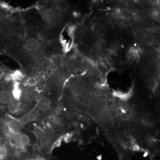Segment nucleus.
I'll return each instance as SVG.
<instances>
[{"instance_id":"1","label":"nucleus","mask_w":160,"mask_h":160,"mask_svg":"<svg viewBox=\"0 0 160 160\" xmlns=\"http://www.w3.org/2000/svg\"><path fill=\"white\" fill-rule=\"evenodd\" d=\"M86 90L85 83L81 80L72 81L68 87V90L71 97H76L82 95Z\"/></svg>"},{"instance_id":"2","label":"nucleus","mask_w":160,"mask_h":160,"mask_svg":"<svg viewBox=\"0 0 160 160\" xmlns=\"http://www.w3.org/2000/svg\"><path fill=\"white\" fill-rule=\"evenodd\" d=\"M13 100H15L12 95V92L8 89L0 90V105L7 107L8 104Z\"/></svg>"},{"instance_id":"3","label":"nucleus","mask_w":160,"mask_h":160,"mask_svg":"<svg viewBox=\"0 0 160 160\" xmlns=\"http://www.w3.org/2000/svg\"><path fill=\"white\" fill-rule=\"evenodd\" d=\"M24 46L26 50L29 52H36L40 49L41 44L37 38H29L26 39Z\"/></svg>"},{"instance_id":"4","label":"nucleus","mask_w":160,"mask_h":160,"mask_svg":"<svg viewBox=\"0 0 160 160\" xmlns=\"http://www.w3.org/2000/svg\"><path fill=\"white\" fill-rule=\"evenodd\" d=\"M56 14L52 9H46L41 13V18L44 23L51 24L55 19Z\"/></svg>"},{"instance_id":"5","label":"nucleus","mask_w":160,"mask_h":160,"mask_svg":"<svg viewBox=\"0 0 160 160\" xmlns=\"http://www.w3.org/2000/svg\"><path fill=\"white\" fill-rule=\"evenodd\" d=\"M111 113L107 109H102L99 112L98 115V118L99 122L102 124H107L111 121Z\"/></svg>"},{"instance_id":"6","label":"nucleus","mask_w":160,"mask_h":160,"mask_svg":"<svg viewBox=\"0 0 160 160\" xmlns=\"http://www.w3.org/2000/svg\"><path fill=\"white\" fill-rule=\"evenodd\" d=\"M143 124L146 126H151L154 122V118L150 113H146L142 118Z\"/></svg>"},{"instance_id":"7","label":"nucleus","mask_w":160,"mask_h":160,"mask_svg":"<svg viewBox=\"0 0 160 160\" xmlns=\"http://www.w3.org/2000/svg\"><path fill=\"white\" fill-rule=\"evenodd\" d=\"M56 6L59 10L64 11L67 8V3L65 1H59L56 4Z\"/></svg>"},{"instance_id":"8","label":"nucleus","mask_w":160,"mask_h":160,"mask_svg":"<svg viewBox=\"0 0 160 160\" xmlns=\"http://www.w3.org/2000/svg\"><path fill=\"white\" fill-rule=\"evenodd\" d=\"M146 33L145 31L142 30H138L136 32L135 36L139 40H142L144 39Z\"/></svg>"},{"instance_id":"9","label":"nucleus","mask_w":160,"mask_h":160,"mask_svg":"<svg viewBox=\"0 0 160 160\" xmlns=\"http://www.w3.org/2000/svg\"><path fill=\"white\" fill-rule=\"evenodd\" d=\"M154 36L153 35L150 34V33H148V34H146L144 38V41L148 43H151L153 42L154 40Z\"/></svg>"},{"instance_id":"10","label":"nucleus","mask_w":160,"mask_h":160,"mask_svg":"<svg viewBox=\"0 0 160 160\" xmlns=\"http://www.w3.org/2000/svg\"><path fill=\"white\" fill-rule=\"evenodd\" d=\"M153 85H154V83H153L152 80L149 78L145 80V85L147 88L150 89V88H152L153 87Z\"/></svg>"},{"instance_id":"11","label":"nucleus","mask_w":160,"mask_h":160,"mask_svg":"<svg viewBox=\"0 0 160 160\" xmlns=\"http://www.w3.org/2000/svg\"><path fill=\"white\" fill-rule=\"evenodd\" d=\"M151 18L155 21H158L160 19L159 14L157 11H154L152 13Z\"/></svg>"},{"instance_id":"12","label":"nucleus","mask_w":160,"mask_h":160,"mask_svg":"<svg viewBox=\"0 0 160 160\" xmlns=\"http://www.w3.org/2000/svg\"><path fill=\"white\" fill-rule=\"evenodd\" d=\"M19 38L20 39L22 40H25L27 38V34H26V32L24 31H21V32L19 33Z\"/></svg>"},{"instance_id":"13","label":"nucleus","mask_w":160,"mask_h":160,"mask_svg":"<svg viewBox=\"0 0 160 160\" xmlns=\"http://www.w3.org/2000/svg\"><path fill=\"white\" fill-rule=\"evenodd\" d=\"M141 76L142 78L144 80H146L149 79V75L147 72L143 71L141 73Z\"/></svg>"},{"instance_id":"14","label":"nucleus","mask_w":160,"mask_h":160,"mask_svg":"<svg viewBox=\"0 0 160 160\" xmlns=\"http://www.w3.org/2000/svg\"><path fill=\"white\" fill-rule=\"evenodd\" d=\"M4 18H5V16H4V13L0 10V24L4 20Z\"/></svg>"},{"instance_id":"15","label":"nucleus","mask_w":160,"mask_h":160,"mask_svg":"<svg viewBox=\"0 0 160 160\" xmlns=\"http://www.w3.org/2000/svg\"><path fill=\"white\" fill-rule=\"evenodd\" d=\"M150 2L152 5H157L158 3V1L157 0H152V1H150Z\"/></svg>"},{"instance_id":"16","label":"nucleus","mask_w":160,"mask_h":160,"mask_svg":"<svg viewBox=\"0 0 160 160\" xmlns=\"http://www.w3.org/2000/svg\"><path fill=\"white\" fill-rule=\"evenodd\" d=\"M4 72L2 69H0V78L3 76Z\"/></svg>"}]
</instances>
